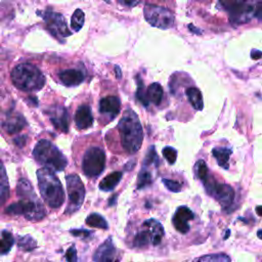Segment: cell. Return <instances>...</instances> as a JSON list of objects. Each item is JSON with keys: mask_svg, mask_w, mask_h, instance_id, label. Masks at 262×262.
Returning <instances> with one entry per match:
<instances>
[{"mask_svg": "<svg viewBox=\"0 0 262 262\" xmlns=\"http://www.w3.org/2000/svg\"><path fill=\"white\" fill-rule=\"evenodd\" d=\"M143 226L145 227V229L147 230V232L149 234L150 243L154 246H158L161 243V241L165 234L162 224L158 220L151 218V219L146 220L143 223Z\"/></svg>", "mask_w": 262, "mask_h": 262, "instance_id": "18", "label": "cell"}, {"mask_svg": "<svg viewBox=\"0 0 262 262\" xmlns=\"http://www.w3.org/2000/svg\"><path fill=\"white\" fill-rule=\"evenodd\" d=\"M121 4L123 5H127V6H134L136 4H138L140 1L142 0H118Z\"/></svg>", "mask_w": 262, "mask_h": 262, "instance_id": "40", "label": "cell"}, {"mask_svg": "<svg viewBox=\"0 0 262 262\" xmlns=\"http://www.w3.org/2000/svg\"><path fill=\"white\" fill-rule=\"evenodd\" d=\"M137 80V91H136V97L137 99L144 105V106H148L149 102L147 100V96H146V88L143 85V82L140 78V76L136 77Z\"/></svg>", "mask_w": 262, "mask_h": 262, "instance_id": "29", "label": "cell"}, {"mask_svg": "<svg viewBox=\"0 0 262 262\" xmlns=\"http://www.w3.org/2000/svg\"><path fill=\"white\" fill-rule=\"evenodd\" d=\"M26 136H21V137H18V138H15V143H17L19 146H23L24 144H25V142H26Z\"/></svg>", "mask_w": 262, "mask_h": 262, "instance_id": "42", "label": "cell"}, {"mask_svg": "<svg viewBox=\"0 0 262 262\" xmlns=\"http://www.w3.org/2000/svg\"><path fill=\"white\" fill-rule=\"evenodd\" d=\"M13 85L23 91L40 90L45 84V77L34 64L20 63L11 71Z\"/></svg>", "mask_w": 262, "mask_h": 262, "instance_id": "4", "label": "cell"}, {"mask_svg": "<svg viewBox=\"0 0 262 262\" xmlns=\"http://www.w3.org/2000/svg\"><path fill=\"white\" fill-rule=\"evenodd\" d=\"M143 14L146 21L152 27L166 30L174 25L173 13L165 7L146 4L143 8Z\"/></svg>", "mask_w": 262, "mask_h": 262, "instance_id": "9", "label": "cell"}, {"mask_svg": "<svg viewBox=\"0 0 262 262\" xmlns=\"http://www.w3.org/2000/svg\"><path fill=\"white\" fill-rule=\"evenodd\" d=\"M146 96L148 102H152L158 105L163 98V88L159 83H152L146 88Z\"/></svg>", "mask_w": 262, "mask_h": 262, "instance_id": "23", "label": "cell"}, {"mask_svg": "<svg viewBox=\"0 0 262 262\" xmlns=\"http://www.w3.org/2000/svg\"><path fill=\"white\" fill-rule=\"evenodd\" d=\"M66 259L70 262L77 261V250H76L75 246H72L68 249V251L66 253Z\"/></svg>", "mask_w": 262, "mask_h": 262, "instance_id": "37", "label": "cell"}, {"mask_svg": "<svg viewBox=\"0 0 262 262\" xmlns=\"http://www.w3.org/2000/svg\"><path fill=\"white\" fill-rule=\"evenodd\" d=\"M251 56H252L253 59H259V58L261 57V51L254 49V50H252V52H251Z\"/></svg>", "mask_w": 262, "mask_h": 262, "instance_id": "41", "label": "cell"}, {"mask_svg": "<svg viewBox=\"0 0 262 262\" xmlns=\"http://www.w3.org/2000/svg\"><path fill=\"white\" fill-rule=\"evenodd\" d=\"M193 217L194 215L189 208L184 206L179 207L172 218V222L175 229L180 233H186L189 230L188 221L193 219Z\"/></svg>", "mask_w": 262, "mask_h": 262, "instance_id": "12", "label": "cell"}, {"mask_svg": "<svg viewBox=\"0 0 262 262\" xmlns=\"http://www.w3.org/2000/svg\"><path fill=\"white\" fill-rule=\"evenodd\" d=\"M116 248L111 237H108L106 241H104L99 248L95 251L93 255L94 261L99 262H106V261H114L116 260Z\"/></svg>", "mask_w": 262, "mask_h": 262, "instance_id": "15", "label": "cell"}, {"mask_svg": "<svg viewBox=\"0 0 262 262\" xmlns=\"http://www.w3.org/2000/svg\"><path fill=\"white\" fill-rule=\"evenodd\" d=\"M33 156L39 164L53 172L62 171L68 165V160L63 154L47 139L38 141L33 150Z\"/></svg>", "mask_w": 262, "mask_h": 262, "instance_id": "5", "label": "cell"}, {"mask_svg": "<svg viewBox=\"0 0 262 262\" xmlns=\"http://www.w3.org/2000/svg\"><path fill=\"white\" fill-rule=\"evenodd\" d=\"M9 196V183L5 168L0 161V206L4 205Z\"/></svg>", "mask_w": 262, "mask_h": 262, "instance_id": "20", "label": "cell"}, {"mask_svg": "<svg viewBox=\"0 0 262 262\" xmlns=\"http://www.w3.org/2000/svg\"><path fill=\"white\" fill-rule=\"evenodd\" d=\"M228 234H230V231H229V230H227V231H226V234H225V237H224V239H226V238H227Z\"/></svg>", "mask_w": 262, "mask_h": 262, "instance_id": "47", "label": "cell"}, {"mask_svg": "<svg viewBox=\"0 0 262 262\" xmlns=\"http://www.w3.org/2000/svg\"><path fill=\"white\" fill-rule=\"evenodd\" d=\"M257 234H258V237H259V238H262V237H261V229L258 230V233H257Z\"/></svg>", "mask_w": 262, "mask_h": 262, "instance_id": "46", "label": "cell"}, {"mask_svg": "<svg viewBox=\"0 0 262 262\" xmlns=\"http://www.w3.org/2000/svg\"><path fill=\"white\" fill-rule=\"evenodd\" d=\"M67 190L69 196V205L66 209V213L73 214L77 212L83 202L85 196V186L81 178L77 174H70L66 176Z\"/></svg>", "mask_w": 262, "mask_h": 262, "instance_id": "7", "label": "cell"}, {"mask_svg": "<svg viewBox=\"0 0 262 262\" xmlns=\"http://www.w3.org/2000/svg\"><path fill=\"white\" fill-rule=\"evenodd\" d=\"M13 236L9 231H3L0 239V254H6L10 251L13 245Z\"/></svg>", "mask_w": 262, "mask_h": 262, "instance_id": "26", "label": "cell"}, {"mask_svg": "<svg viewBox=\"0 0 262 262\" xmlns=\"http://www.w3.org/2000/svg\"><path fill=\"white\" fill-rule=\"evenodd\" d=\"M144 165H156L158 166L159 165V158H158V155L155 150V146H150L149 150L147 151L146 154V157L144 159V162H143Z\"/></svg>", "mask_w": 262, "mask_h": 262, "instance_id": "34", "label": "cell"}, {"mask_svg": "<svg viewBox=\"0 0 262 262\" xmlns=\"http://www.w3.org/2000/svg\"><path fill=\"white\" fill-rule=\"evenodd\" d=\"M84 19H85V15L82 9H76L75 12L72 15V19H71V27L75 32H78L82 29L83 25H84Z\"/></svg>", "mask_w": 262, "mask_h": 262, "instance_id": "28", "label": "cell"}, {"mask_svg": "<svg viewBox=\"0 0 262 262\" xmlns=\"http://www.w3.org/2000/svg\"><path fill=\"white\" fill-rule=\"evenodd\" d=\"M121 110V101L117 96H106L99 101V112L101 115L108 117V120H113Z\"/></svg>", "mask_w": 262, "mask_h": 262, "instance_id": "14", "label": "cell"}, {"mask_svg": "<svg viewBox=\"0 0 262 262\" xmlns=\"http://www.w3.org/2000/svg\"><path fill=\"white\" fill-rule=\"evenodd\" d=\"M152 182V177L151 174L148 170L146 169H142L140 171V173L138 174V182H137V188L138 189H142L148 185H150Z\"/></svg>", "mask_w": 262, "mask_h": 262, "instance_id": "31", "label": "cell"}, {"mask_svg": "<svg viewBox=\"0 0 262 262\" xmlns=\"http://www.w3.org/2000/svg\"><path fill=\"white\" fill-rule=\"evenodd\" d=\"M16 193L19 196V201L7 207L6 213L24 215L26 219L31 221H39L45 217L46 210L27 179L21 178L18 180Z\"/></svg>", "mask_w": 262, "mask_h": 262, "instance_id": "1", "label": "cell"}, {"mask_svg": "<svg viewBox=\"0 0 262 262\" xmlns=\"http://www.w3.org/2000/svg\"><path fill=\"white\" fill-rule=\"evenodd\" d=\"M49 118L53 126L61 132H68L69 130V116L63 106L54 105L49 111Z\"/></svg>", "mask_w": 262, "mask_h": 262, "instance_id": "13", "label": "cell"}, {"mask_svg": "<svg viewBox=\"0 0 262 262\" xmlns=\"http://www.w3.org/2000/svg\"><path fill=\"white\" fill-rule=\"evenodd\" d=\"M241 0H219V2L221 3V5L225 8V9H227V10H229V9H231L237 2H239Z\"/></svg>", "mask_w": 262, "mask_h": 262, "instance_id": "38", "label": "cell"}, {"mask_svg": "<svg viewBox=\"0 0 262 262\" xmlns=\"http://www.w3.org/2000/svg\"><path fill=\"white\" fill-rule=\"evenodd\" d=\"M86 224L91 227L101 228V229H107L108 224L106 220L97 213H92L86 218Z\"/></svg>", "mask_w": 262, "mask_h": 262, "instance_id": "25", "label": "cell"}, {"mask_svg": "<svg viewBox=\"0 0 262 262\" xmlns=\"http://www.w3.org/2000/svg\"><path fill=\"white\" fill-rule=\"evenodd\" d=\"M257 214L260 216L261 215V207L260 206H258L257 207Z\"/></svg>", "mask_w": 262, "mask_h": 262, "instance_id": "45", "label": "cell"}, {"mask_svg": "<svg viewBox=\"0 0 262 262\" xmlns=\"http://www.w3.org/2000/svg\"><path fill=\"white\" fill-rule=\"evenodd\" d=\"M195 172H196V176L204 182L208 177H209V174H208V167L205 163V161L203 160H199L196 163H195Z\"/></svg>", "mask_w": 262, "mask_h": 262, "instance_id": "32", "label": "cell"}, {"mask_svg": "<svg viewBox=\"0 0 262 262\" xmlns=\"http://www.w3.org/2000/svg\"><path fill=\"white\" fill-rule=\"evenodd\" d=\"M71 233L74 234V235H77V236H80V237H88L91 232L88 231V230H85V229H74V230H71Z\"/></svg>", "mask_w": 262, "mask_h": 262, "instance_id": "39", "label": "cell"}, {"mask_svg": "<svg viewBox=\"0 0 262 262\" xmlns=\"http://www.w3.org/2000/svg\"><path fill=\"white\" fill-rule=\"evenodd\" d=\"M84 73L80 70L76 69H70L59 72L58 78L61 81V83L68 87H73L81 84L84 80Z\"/></svg>", "mask_w": 262, "mask_h": 262, "instance_id": "17", "label": "cell"}, {"mask_svg": "<svg viewBox=\"0 0 262 262\" xmlns=\"http://www.w3.org/2000/svg\"><path fill=\"white\" fill-rule=\"evenodd\" d=\"M17 245H18L19 249H21L23 251H26V252L32 251L37 247L36 241L31 235H25V236L19 237Z\"/></svg>", "mask_w": 262, "mask_h": 262, "instance_id": "30", "label": "cell"}, {"mask_svg": "<svg viewBox=\"0 0 262 262\" xmlns=\"http://www.w3.org/2000/svg\"><path fill=\"white\" fill-rule=\"evenodd\" d=\"M185 94L188 98V101L192 105V107L196 111H202L204 106V101H203V96L201 91L195 88V87H190L187 88L185 91Z\"/></svg>", "mask_w": 262, "mask_h": 262, "instance_id": "22", "label": "cell"}, {"mask_svg": "<svg viewBox=\"0 0 262 262\" xmlns=\"http://www.w3.org/2000/svg\"><path fill=\"white\" fill-rule=\"evenodd\" d=\"M163 155L166 158V160L169 162V164H174L177 159V151L175 148L171 146H166L163 148Z\"/></svg>", "mask_w": 262, "mask_h": 262, "instance_id": "35", "label": "cell"}, {"mask_svg": "<svg viewBox=\"0 0 262 262\" xmlns=\"http://www.w3.org/2000/svg\"><path fill=\"white\" fill-rule=\"evenodd\" d=\"M150 243V237L149 234L147 232V230L145 229V227L143 226V229L140 230L134 237L133 239V247L136 248H143L145 246H147Z\"/></svg>", "mask_w": 262, "mask_h": 262, "instance_id": "27", "label": "cell"}, {"mask_svg": "<svg viewBox=\"0 0 262 262\" xmlns=\"http://www.w3.org/2000/svg\"><path fill=\"white\" fill-rule=\"evenodd\" d=\"M115 71H116V76H117V78L120 79V78H121V70H120V68H119L118 66L115 67Z\"/></svg>", "mask_w": 262, "mask_h": 262, "instance_id": "43", "label": "cell"}, {"mask_svg": "<svg viewBox=\"0 0 262 262\" xmlns=\"http://www.w3.org/2000/svg\"><path fill=\"white\" fill-rule=\"evenodd\" d=\"M93 123L91 107L88 104H82L78 107L75 114V124L80 130L89 128Z\"/></svg>", "mask_w": 262, "mask_h": 262, "instance_id": "16", "label": "cell"}, {"mask_svg": "<svg viewBox=\"0 0 262 262\" xmlns=\"http://www.w3.org/2000/svg\"><path fill=\"white\" fill-rule=\"evenodd\" d=\"M212 154L216 161L218 162L219 166L224 169H228V161L231 155V149L228 147H216L212 150Z\"/></svg>", "mask_w": 262, "mask_h": 262, "instance_id": "24", "label": "cell"}, {"mask_svg": "<svg viewBox=\"0 0 262 262\" xmlns=\"http://www.w3.org/2000/svg\"><path fill=\"white\" fill-rule=\"evenodd\" d=\"M262 0H241L229 9V19L234 25H243L257 17L261 19Z\"/></svg>", "mask_w": 262, "mask_h": 262, "instance_id": "6", "label": "cell"}, {"mask_svg": "<svg viewBox=\"0 0 262 262\" xmlns=\"http://www.w3.org/2000/svg\"><path fill=\"white\" fill-rule=\"evenodd\" d=\"M122 176H123V173L120 171H116L108 174L99 182V188L103 191H110L114 189L115 186L120 182Z\"/></svg>", "mask_w": 262, "mask_h": 262, "instance_id": "21", "label": "cell"}, {"mask_svg": "<svg viewBox=\"0 0 262 262\" xmlns=\"http://www.w3.org/2000/svg\"><path fill=\"white\" fill-rule=\"evenodd\" d=\"M38 14L43 17L48 32L59 41H62L66 37L71 35L62 14L52 11L51 9H46L41 13L38 11Z\"/></svg>", "mask_w": 262, "mask_h": 262, "instance_id": "10", "label": "cell"}, {"mask_svg": "<svg viewBox=\"0 0 262 262\" xmlns=\"http://www.w3.org/2000/svg\"><path fill=\"white\" fill-rule=\"evenodd\" d=\"M163 183L165 184V186L172 192H179L181 190V185L179 182L175 181V180H171V179H167L164 178L163 179Z\"/></svg>", "mask_w": 262, "mask_h": 262, "instance_id": "36", "label": "cell"}, {"mask_svg": "<svg viewBox=\"0 0 262 262\" xmlns=\"http://www.w3.org/2000/svg\"><path fill=\"white\" fill-rule=\"evenodd\" d=\"M195 260H198V261H208V262H213V261L224 262V261H230V258L225 254H214V255L203 256V257H200Z\"/></svg>", "mask_w": 262, "mask_h": 262, "instance_id": "33", "label": "cell"}, {"mask_svg": "<svg viewBox=\"0 0 262 262\" xmlns=\"http://www.w3.org/2000/svg\"><path fill=\"white\" fill-rule=\"evenodd\" d=\"M116 199H117V194H115V195H113V198L110 200V202H108V205L110 206H113L114 205V201L116 202Z\"/></svg>", "mask_w": 262, "mask_h": 262, "instance_id": "44", "label": "cell"}, {"mask_svg": "<svg viewBox=\"0 0 262 262\" xmlns=\"http://www.w3.org/2000/svg\"><path fill=\"white\" fill-rule=\"evenodd\" d=\"M38 185L43 200L53 208H59L64 202V191L59 179L53 171L47 168H41L37 171Z\"/></svg>", "mask_w": 262, "mask_h": 262, "instance_id": "3", "label": "cell"}, {"mask_svg": "<svg viewBox=\"0 0 262 262\" xmlns=\"http://www.w3.org/2000/svg\"><path fill=\"white\" fill-rule=\"evenodd\" d=\"M26 126V120L20 114H11L7 116L3 127L8 133H14L20 131Z\"/></svg>", "mask_w": 262, "mask_h": 262, "instance_id": "19", "label": "cell"}, {"mask_svg": "<svg viewBox=\"0 0 262 262\" xmlns=\"http://www.w3.org/2000/svg\"><path fill=\"white\" fill-rule=\"evenodd\" d=\"M105 167V154L101 147H89L83 156L82 169L87 177L98 176Z\"/></svg>", "mask_w": 262, "mask_h": 262, "instance_id": "8", "label": "cell"}, {"mask_svg": "<svg viewBox=\"0 0 262 262\" xmlns=\"http://www.w3.org/2000/svg\"><path fill=\"white\" fill-rule=\"evenodd\" d=\"M203 183L205 184L207 192L217 202L223 206L231 205L234 199V190L231 186L224 183H218L211 177H208Z\"/></svg>", "mask_w": 262, "mask_h": 262, "instance_id": "11", "label": "cell"}, {"mask_svg": "<svg viewBox=\"0 0 262 262\" xmlns=\"http://www.w3.org/2000/svg\"><path fill=\"white\" fill-rule=\"evenodd\" d=\"M118 130L124 150L128 154H135L139 150L142 140L143 131L136 113L127 110L118 123Z\"/></svg>", "mask_w": 262, "mask_h": 262, "instance_id": "2", "label": "cell"}]
</instances>
